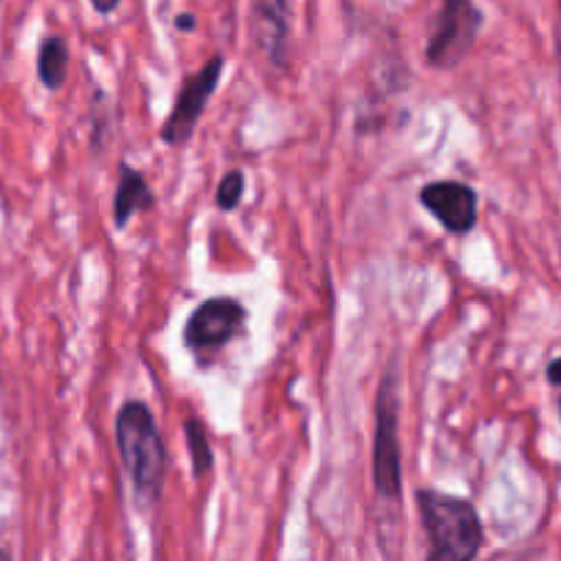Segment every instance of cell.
I'll return each mask as SVG.
<instances>
[{
  "mask_svg": "<svg viewBox=\"0 0 561 561\" xmlns=\"http://www.w3.org/2000/svg\"><path fill=\"white\" fill-rule=\"evenodd\" d=\"M115 442H118L121 463H124L135 502L142 510L153 507L162 499L164 474H168V453L159 433L153 411L142 400H126L115 416Z\"/></svg>",
  "mask_w": 561,
  "mask_h": 561,
  "instance_id": "cell-1",
  "label": "cell"
},
{
  "mask_svg": "<svg viewBox=\"0 0 561 561\" xmlns=\"http://www.w3.org/2000/svg\"><path fill=\"white\" fill-rule=\"evenodd\" d=\"M420 524L427 535L431 561H471L485 546L480 513L469 499L438 491H416Z\"/></svg>",
  "mask_w": 561,
  "mask_h": 561,
  "instance_id": "cell-2",
  "label": "cell"
},
{
  "mask_svg": "<svg viewBox=\"0 0 561 561\" xmlns=\"http://www.w3.org/2000/svg\"><path fill=\"white\" fill-rule=\"evenodd\" d=\"M373 488L383 502L400 504L403 496V455H400V373L383 370L376 394V433H373Z\"/></svg>",
  "mask_w": 561,
  "mask_h": 561,
  "instance_id": "cell-3",
  "label": "cell"
},
{
  "mask_svg": "<svg viewBox=\"0 0 561 561\" xmlns=\"http://www.w3.org/2000/svg\"><path fill=\"white\" fill-rule=\"evenodd\" d=\"M485 14L474 0H442L425 44L427 66L438 71L458 69L474 49Z\"/></svg>",
  "mask_w": 561,
  "mask_h": 561,
  "instance_id": "cell-4",
  "label": "cell"
},
{
  "mask_svg": "<svg viewBox=\"0 0 561 561\" xmlns=\"http://www.w3.org/2000/svg\"><path fill=\"white\" fill-rule=\"evenodd\" d=\"M222 71L225 58L219 53H214L195 75L184 77L179 93H175L173 110L168 113L162 131H159L164 146L181 148L192 140V135H195L197 129V121H201V115L206 113L208 107V99L214 96L219 80H222Z\"/></svg>",
  "mask_w": 561,
  "mask_h": 561,
  "instance_id": "cell-5",
  "label": "cell"
},
{
  "mask_svg": "<svg viewBox=\"0 0 561 561\" xmlns=\"http://www.w3.org/2000/svg\"><path fill=\"white\" fill-rule=\"evenodd\" d=\"M247 307L233 296H214L201 301L186 318L184 345L195 354L222 351L244 329Z\"/></svg>",
  "mask_w": 561,
  "mask_h": 561,
  "instance_id": "cell-6",
  "label": "cell"
},
{
  "mask_svg": "<svg viewBox=\"0 0 561 561\" xmlns=\"http://www.w3.org/2000/svg\"><path fill=\"white\" fill-rule=\"evenodd\" d=\"M420 203L447 233L466 236L477 228L480 195H477L474 186L463 184V181H431L420 190Z\"/></svg>",
  "mask_w": 561,
  "mask_h": 561,
  "instance_id": "cell-7",
  "label": "cell"
},
{
  "mask_svg": "<svg viewBox=\"0 0 561 561\" xmlns=\"http://www.w3.org/2000/svg\"><path fill=\"white\" fill-rule=\"evenodd\" d=\"M290 0H250V27L255 47L274 66L288 64L290 22H294Z\"/></svg>",
  "mask_w": 561,
  "mask_h": 561,
  "instance_id": "cell-8",
  "label": "cell"
},
{
  "mask_svg": "<svg viewBox=\"0 0 561 561\" xmlns=\"http://www.w3.org/2000/svg\"><path fill=\"white\" fill-rule=\"evenodd\" d=\"M153 203H157V197H153L146 175H142L137 168H131V164L126 162L121 164L118 190H115V201H113L115 228L124 230L137 211H146V208H151Z\"/></svg>",
  "mask_w": 561,
  "mask_h": 561,
  "instance_id": "cell-9",
  "label": "cell"
},
{
  "mask_svg": "<svg viewBox=\"0 0 561 561\" xmlns=\"http://www.w3.org/2000/svg\"><path fill=\"white\" fill-rule=\"evenodd\" d=\"M38 80L47 91H58L69 77V44L60 36H47L38 44Z\"/></svg>",
  "mask_w": 561,
  "mask_h": 561,
  "instance_id": "cell-10",
  "label": "cell"
},
{
  "mask_svg": "<svg viewBox=\"0 0 561 561\" xmlns=\"http://www.w3.org/2000/svg\"><path fill=\"white\" fill-rule=\"evenodd\" d=\"M184 436H186V447H190L192 474L206 477L208 471L214 469V453H211V442H208L206 425H203L197 416H190V420H184Z\"/></svg>",
  "mask_w": 561,
  "mask_h": 561,
  "instance_id": "cell-11",
  "label": "cell"
},
{
  "mask_svg": "<svg viewBox=\"0 0 561 561\" xmlns=\"http://www.w3.org/2000/svg\"><path fill=\"white\" fill-rule=\"evenodd\" d=\"M247 190V175L244 170H230V173L222 175L217 186V208L219 211H233L241 203Z\"/></svg>",
  "mask_w": 561,
  "mask_h": 561,
  "instance_id": "cell-12",
  "label": "cell"
},
{
  "mask_svg": "<svg viewBox=\"0 0 561 561\" xmlns=\"http://www.w3.org/2000/svg\"><path fill=\"white\" fill-rule=\"evenodd\" d=\"M546 381L551 383V387H559V389H561V356H557V359L548 362V367H546Z\"/></svg>",
  "mask_w": 561,
  "mask_h": 561,
  "instance_id": "cell-13",
  "label": "cell"
},
{
  "mask_svg": "<svg viewBox=\"0 0 561 561\" xmlns=\"http://www.w3.org/2000/svg\"><path fill=\"white\" fill-rule=\"evenodd\" d=\"M91 5L99 11V14L107 16V14H113L115 9H118L121 0H91Z\"/></svg>",
  "mask_w": 561,
  "mask_h": 561,
  "instance_id": "cell-14",
  "label": "cell"
},
{
  "mask_svg": "<svg viewBox=\"0 0 561 561\" xmlns=\"http://www.w3.org/2000/svg\"><path fill=\"white\" fill-rule=\"evenodd\" d=\"M175 27H179V31H192V27H195V16L179 14L175 16Z\"/></svg>",
  "mask_w": 561,
  "mask_h": 561,
  "instance_id": "cell-15",
  "label": "cell"
},
{
  "mask_svg": "<svg viewBox=\"0 0 561 561\" xmlns=\"http://www.w3.org/2000/svg\"><path fill=\"white\" fill-rule=\"evenodd\" d=\"M0 559H9V553H5V551H0Z\"/></svg>",
  "mask_w": 561,
  "mask_h": 561,
  "instance_id": "cell-16",
  "label": "cell"
},
{
  "mask_svg": "<svg viewBox=\"0 0 561 561\" xmlns=\"http://www.w3.org/2000/svg\"><path fill=\"white\" fill-rule=\"evenodd\" d=\"M559 416H561V398H559Z\"/></svg>",
  "mask_w": 561,
  "mask_h": 561,
  "instance_id": "cell-17",
  "label": "cell"
}]
</instances>
